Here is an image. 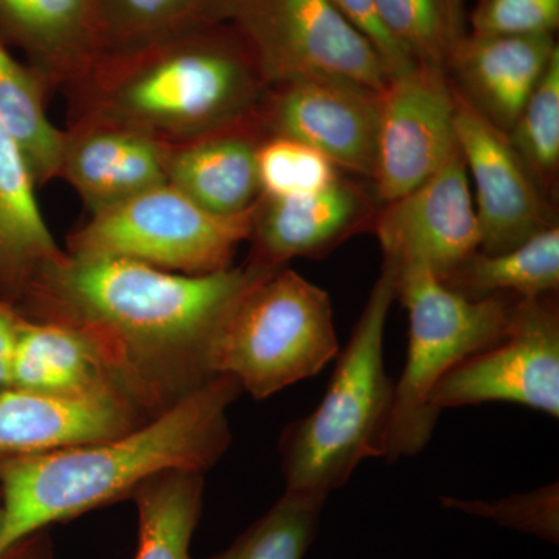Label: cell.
I'll return each mask as SVG.
<instances>
[{"label": "cell", "mask_w": 559, "mask_h": 559, "mask_svg": "<svg viewBox=\"0 0 559 559\" xmlns=\"http://www.w3.org/2000/svg\"><path fill=\"white\" fill-rule=\"evenodd\" d=\"M272 272L245 263L187 275L64 250L36 272L14 310L90 337L121 390L154 418L213 378V337L238 301Z\"/></svg>", "instance_id": "1"}, {"label": "cell", "mask_w": 559, "mask_h": 559, "mask_svg": "<svg viewBox=\"0 0 559 559\" xmlns=\"http://www.w3.org/2000/svg\"><path fill=\"white\" fill-rule=\"evenodd\" d=\"M241 392L234 377L216 374L116 439L0 459V559L47 525L131 498L164 471L207 473L229 450L227 411Z\"/></svg>", "instance_id": "2"}, {"label": "cell", "mask_w": 559, "mask_h": 559, "mask_svg": "<svg viewBox=\"0 0 559 559\" xmlns=\"http://www.w3.org/2000/svg\"><path fill=\"white\" fill-rule=\"evenodd\" d=\"M266 90L237 32L198 21L130 49L105 51L62 92L69 123L116 124L176 145L259 120Z\"/></svg>", "instance_id": "3"}, {"label": "cell", "mask_w": 559, "mask_h": 559, "mask_svg": "<svg viewBox=\"0 0 559 559\" xmlns=\"http://www.w3.org/2000/svg\"><path fill=\"white\" fill-rule=\"evenodd\" d=\"M396 300L395 271L382 264L318 407L289 423L278 441L285 491L329 498L359 463L384 457L395 381L384 366L385 325Z\"/></svg>", "instance_id": "4"}, {"label": "cell", "mask_w": 559, "mask_h": 559, "mask_svg": "<svg viewBox=\"0 0 559 559\" xmlns=\"http://www.w3.org/2000/svg\"><path fill=\"white\" fill-rule=\"evenodd\" d=\"M341 352L326 290L283 266L231 310L209 352V370L266 400L325 369Z\"/></svg>", "instance_id": "5"}, {"label": "cell", "mask_w": 559, "mask_h": 559, "mask_svg": "<svg viewBox=\"0 0 559 559\" xmlns=\"http://www.w3.org/2000/svg\"><path fill=\"white\" fill-rule=\"evenodd\" d=\"M393 271L396 299L409 312V348L395 382L384 455L389 462L412 457L428 447L440 417L430 407V392L460 360L506 336L520 300L509 296L466 299L425 267Z\"/></svg>", "instance_id": "6"}, {"label": "cell", "mask_w": 559, "mask_h": 559, "mask_svg": "<svg viewBox=\"0 0 559 559\" xmlns=\"http://www.w3.org/2000/svg\"><path fill=\"white\" fill-rule=\"evenodd\" d=\"M202 21L229 25L267 86L329 76L381 92L392 73L330 0H209Z\"/></svg>", "instance_id": "7"}, {"label": "cell", "mask_w": 559, "mask_h": 559, "mask_svg": "<svg viewBox=\"0 0 559 559\" xmlns=\"http://www.w3.org/2000/svg\"><path fill=\"white\" fill-rule=\"evenodd\" d=\"M253 209L221 216L200 207L168 183L91 215L68 238L66 252L139 261L159 270L207 275L229 270L249 240Z\"/></svg>", "instance_id": "8"}, {"label": "cell", "mask_w": 559, "mask_h": 559, "mask_svg": "<svg viewBox=\"0 0 559 559\" xmlns=\"http://www.w3.org/2000/svg\"><path fill=\"white\" fill-rule=\"evenodd\" d=\"M485 403L521 404L559 417L558 294L518 300L506 336L455 364L429 395L439 415Z\"/></svg>", "instance_id": "9"}, {"label": "cell", "mask_w": 559, "mask_h": 559, "mask_svg": "<svg viewBox=\"0 0 559 559\" xmlns=\"http://www.w3.org/2000/svg\"><path fill=\"white\" fill-rule=\"evenodd\" d=\"M459 151L447 70L415 64L380 95L374 198L388 204L417 189Z\"/></svg>", "instance_id": "10"}, {"label": "cell", "mask_w": 559, "mask_h": 559, "mask_svg": "<svg viewBox=\"0 0 559 559\" xmlns=\"http://www.w3.org/2000/svg\"><path fill=\"white\" fill-rule=\"evenodd\" d=\"M380 92L353 81L312 76L272 84L259 108L267 135L299 140L341 171L373 180L377 173Z\"/></svg>", "instance_id": "11"}, {"label": "cell", "mask_w": 559, "mask_h": 559, "mask_svg": "<svg viewBox=\"0 0 559 559\" xmlns=\"http://www.w3.org/2000/svg\"><path fill=\"white\" fill-rule=\"evenodd\" d=\"M393 270L425 267L443 278L480 249L479 221L460 150L436 175L378 209L373 230Z\"/></svg>", "instance_id": "12"}, {"label": "cell", "mask_w": 559, "mask_h": 559, "mask_svg": "<svg viewBox=\"0 0 559 559\" xmlns=\"http://www.w3.org/2000/svg\"><path fill=\"white\" fill-rule=\"evenodd\" d=\"M454 98L459 150L476 187L480 252H506L558 226L554 201L528 175L509 135L455 90Z\"/></svg>", "instance_id": "13"}, {"label": "cell", "mask_w": 559, "mask_h": 559, "mask_svg": "<svg viewBox=\"0 0 559 559\" xmlns=\"http://www.w3.org/2000/svg\"><path fill=\"white\" fill-rule=\"evenodd\" d=\"M377 201L341 176L326 189L289 198H260L253 207L246 263L277 271L299 257L322 259L342 242L373 230Z\"/></svg>", "instance_id": "14"}, {"label": "cell", "mask_w": 559, "mask_h": 559, "mask_svg": "<svg viewBox=\"0 0 559 559\" xmlns=\"http://www.w3.org/2000/svg\"><path fill=\"white\" fill-rule=\"evenodd\" d=\"M127 396H55L7 389L0 392V459L116 439L150 421Z\"/></svg>", "instance_id": "15"}, {"label": "cell", "mask_w": 559, "mask_h": 559, "mask_svg": "<svg viewBox=\"0 0 559 559\" xmlns=\"http://www.w3.org/2000/svg\"><path fill=\"white\" fill-rule=\"evenodd\" d=\"M168 143L116 124L69 123L60 179L76 191L91 215L167 183Z\"/></svg>", "instance_id": "16"}, {"label": "cell", "mask_w": 559, "mask_h": 559, "mask_svg": "<svg viewBox=\"0 0 559 559\" xmlns=\"http://www.w3.org/2000/svg\"><path fill=\"white\" fill-rule=\"evenodd\" d=\"M0 40L66 91L106 51L100 0H0Z\"/></svg>", "instance_id": "17"}, {"label": "cell", "mask_w": 559, "mask_h": 559, "mask_svg": "<svg viewBox=\"0 0 559 559\" xmlns=\"http://www.w3.org/2000/svg\"><path fill=\"white\" fill-rule=\"evenodd\" d=\"M558 50L555 35L468 33L447 73L454 90L481 117L509 134Z\"/></svg>", "instance_id": "18"}, {"label": "cell", "mask_w": 559, "mask_h": 559, "mask_svg": "<svg viewBox=\"0 0 559 559\" xmlns=\"http://www.w3.org/2000/svg\"><path fill=\"white\" fill-rule=\"evenodd\" d=\"M259 120L168 148L167 183L200 207L238 216L260 200Z\"/></svg>", "instance_id": "19"}, {"label": "cell", "mask_w": 559, "mask_h": 559, "mask_svg": "<svg viewBox=\"0 0 559 559\" xmlns=\"http://www.w3.org/2000/svg\"><path fill=\"white\" fill-rule=\"evenodd\" d=\"M13 389L55 396L119 393V382L102 353L79 330L21 319L13 359Z\"/></svg>", "instance_id": "20"}, {"label": "cell", "mask_w": 559, "mask_h": 559, "mask_svg": "<svg viewBox=\"0 0 559 559\" xmlns=\"http://www.w3.org/2000/svg\"><path fill=\"white\" fill-rule=\"evenodd\" d=\"M27 162L0 121V299L16 305L36 272L64 250L36 198Z\"/></svg>", "instance_id": "21"}, {"label": "cell", "mask_w": 559, "mask_h": 559, "mask_svg": "<svg viewBox=\"0 0 559 559\" xmlns=\"http://www.w3.org/2000/svg\"><path fill=\"white\" fill-rule=\"evenodd\" d=\"M443 285L466 297L516 299L558 294L559 226L539 231L518 248L500 253H476L440 278Z\"/></svg>", "instance_id": "22"}, {"label": "cell", "mask_w": 559, "mask_h": 559, "mask_svg": "<svg viewBox=\"0 0 559 559\" xmlns=\"http://www.w3.org/2000/svg\"><path fill=\"white\" fill-rule=\"evenodd\" d=\"M49 84L0 40V121L20 146L36 187L60 179L64 130L47 114Z\"/></svg>", "instance_id": "23"}, {"label": "cell", "mask_w": 559, "mask_h": 559, "mask_svg": "<svg viewBox=\"0 0 559 559\" xmlns=\"http://www.w3.org/2000/svg\"><path fill=\"white\" fill-rule=\"evenodd\" d=\"M204 473L168 469L132 491L139 516L135 559H191L190 546L204 503Z\"/></svg>", "instance_id": "24"}, {"label": "cell", "mask_w": 559, "mask_h": 559, "mask_svg": "<svg viewBox=\"0 0 559 559\" xmlns=\"http://www.w3.org/2000/svg\"><path fill=\"white\" fill-rule=\"evenodd\" d=\"M385 31L418 64L447 70L468 35L465 0H373Z\"/></svg>", "instance_id": "25"}, {"label": "cell", "mask_w": 559, "mask_h": 559, "mask_svg": "<svg viewBox=\"0 0 559 559\" xmlns=\"http://www.w3.org/2000/svg\"><path fill=\"white\" fill-rule=\"evenodd\" d=\"M326 499L285 491L230 547L210 559H305L318 536Z\"/></svg>", "instance_id": "26"}, {"label": "cell", "mask_w": 559, "mask_h": 559, "mask_svg": "<svg viewBox=\"0 0 559 559\" xmlns=\"http://www.w3.org/2000/svg\"><path fill=\"white\" fill-rule=\"evenodd\" d=\"M507 135L528 175L554 201L559 175V50Z\"/></svg>", "instance_id": "27"}, {"label": "cell", "mask_w": 559, "mask_h": 559, "mask_svg": "<svg viewBox=\"0 0 559 559\" xmlns=\"http://www.w3.org/2000/svg\"><path fill=\"white\" fill-rule=\"evenodd\" d=\"M209 0H100L106 51L130 49L202 21Z\"/></svg>", "instance_id": "28"}, {"label": "cell", "mask_w": 559, "mask_h": 559, "mask_svg": "<svg viewBox=\"0 0 559 559\" xmlns=\"http://www.w3.org/2000/svg\"><path fill=\"white\" fill-rule=\"evenodd\" d=\"M341 170L299 140L267 135L259 146L260 198H289L326 189Z\"/></svg>", "instance_id": "29"}, {"label": "cell", "mask_w": 559, "mask_h": 559, "mask_svg": "<svg viewBox=\"0 0 559 559\" xmlns=\"http://www.w3.org/2000/svg\"><path fill=\"white\" fill-rule=\"evenodd\" d=\"M447 510L460 511L469 516L498 522L507 528L527 533L550 544L559 543V485L533 489L524 495H513L496 500L440 499Z\"/></svg>", "instance_id": "30"}, {"label": "cell", "mask_w": 559, "mask_h": 559, "mask_svg": "<svg viewBox=\"0 0 559 559\" xmlns=\"http://www.w3.org/2000/svg\"><path fill=\"white\" fill-rule=\"evenodd\" d=\"M468 22L474 35H555L559 0H477Z\"/></svg>", "instance_id": "31"}, {"label": "cell", "mask_w": 559, "mask_h": 559, "mask_svg": "<svg viewBox=\"0 0 559 559\" xmlns=\"http://www.w3.org/2000/svg\"><path fill=\"white\" fill-rule=\"evenodd\" d=\"M330 2L380 53L382 61L392 73V79L404 70L411 69L412 66L418 64L385 31L373 0H330Z\"/></svg>", "instance_id": "32"}, {"label": "cell", "mask_w": 559, "mask_h": 559, "mask_svg": "<svg viewBox=\"0 0 559 559\" xmlns=\"http://www.w3.org/2000/svg\"><path fill=\"white\" fill-rule=\"evenodd\" d=\"M22 316L0 299V392L13 388V359Z\"/></svg>", "instance_id": "33"}, {"label": "cell", "mask_w": 559, "mask_h": 559, "mask_svg": "<svg viewBox=\"0 0 559 559\" xmlns=\"http://www.w3.org/2000/svg\"><path fill=\"white\" fill-rule=\"evenodd\" d=\"M0 516H2V500H0Z\"/></svg>", "instance_id": "34"}]
</instances>
